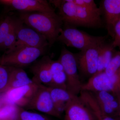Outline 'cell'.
I'll return each instance as SVG.
<instances>
[{
	"label": "cell",
	"instance_id": "cell-4",
	"mask_svg": "<svg viewBox=\"0 0 120 120\" xmlns=\"http://www.w3.org/2000/svg\"><path fill=\"white\" fill-rule=\"evenodd\" d=\"M105 37L92 36L75 27L64 25L57 41L81 51L91 46L105 41Z\"/></svg>",
	"mask_w": 120,
	"mask_h": 120
},
{
	"label": "cell",
	"instance_id": "cell-18",
	"mask_svg": "<svg viewBox=\"0 0 120 120\" xmlns=\"http://www.w3.org/2000/svg\"><path fill=\"white\" fill-rule=\"evenodd\" d=\"M10 81L7 91L34 82L23 69L11 67Z\"/></svg>",
	"mask_w": 120,
	"mask_h": 120
},
{
	"label": "cell",
	"instance_id": "cell-2",
	"mask_svg": "<svg viewBox=\"0 0 120 120\" xmlns=\"http://www.w3.org/2000/svg\"><path fill=\"white\" fill-rule=\"evenodd\" d=\"M19 19L46 38L50 47L57 41L64 23L56 12H20Z\"/></svg>",
	"mask_w": 120,
	"mask_h": 120
},
{
	"label": "cell",
	"instance_id": "cell-7",
	"mask_svg": "<svg viewBox=\"0 0 120 120\" xmlns=\"http://www.w3.org/2000/svg\"><path fill=\"white\" fill-rule=\"evenodd\" d=\"M15 27L17 39L13 48L20 46L39 48L49 47V42L44 36L24 24L19 17L15 18Z\"/></svg>",
	"mask_w": 120,
	"mask_h": 120
},
{
	"label": "cell",
	"instance_id": "cell-20",
	"mask_svg": "<svg viewBox=\"0 0 120 120\" xmlns=\"http://www.w3.org/2000/svg\"><path fill=\"white\" fill-rule=\"evenodd\" d=\"M21 107L6 103L0 107V120H19Z\"/></svg>",
	"mask_w": 120,
	"mask_h": 120
},
{
	"label": "cell",
	"instance_id": "cell-29",
	"mask_svg": "<svg viewBox=\"0 0 120 120\" xmlns=\"http://www.w3.org/2000/svg\"><path fill=\"white\" fill-rule=\"evenodd\" d=\"M116 120H120V116H118L116 118H115Z\"/></svg>",
	"mask_w": 120,
	"mask_h": 120
},
{
	"label": "cell",
	"instance_id": "cell-8",
	"mask_svg": "<svg viewBox=\"0 0 120 120\" xmlns=\"http://www.w3.org/2000/svg\"><path fill=\"white\" fill-rule=\"evenodd\" d=\"M105 42L91 46L76 55L78 70L85 77L90 78L97 72L99 51Z\"/></svg>",
	"mask_w": 120,
	"mask_h": 120
},
{
	"label": "cell",
	"instance_id": "cell-24",
	"mask_svg": "<svg viewBox=\"0 0 120 120\" xmlns=\"http://www.w3.org/2000/svg\"><path fill=\"white\" fill-rule=\"evenodd\" d=\"M15 18L13 27L3 43L2 50H6V51L11 50L15 46L17 39L15 27Z\"/></svg>",
	"mask_w": 120,
	"mask_h": 120
},
{
	"label": "cell",
	"instance_id": "cell-30",
	"mask_svg": "<svg viewBox=\"0 0 120 120\" xmlns=\"http://www.w3.org/2000/svg\"><path fill=\"white\" fill-rule=\"evenodd\" d=\"M120 114H119V116H120Z\"/></svg>",
	"mask_w": 120,
	"mask_h": 120
},
{
	"label": "cell",
	"instance_id": "cell-11",
	"mask_svg": "<svg viewBox=\"0 0 120 120\" xmlns=\"http://www.w3.org/2000/svg\"><path fill=\"white\" fill-rule=\"evenodd\" d=\"M39 84L34 82L8 90L5 92V102L14 104L21 108H26L34 95Z\"/></svg>",
	"mask_w": 120,
	"mask_h": 120
},
{
	"label": "cell",
	"instance_id": "cell-23",
	"mask_svg": "<svg viewBox=\"0 0 120 120\" xmlns=\"http://www.w3.org/2000/svg\"><path fill=\"white\" fill-rule=\"evenodd\" d=\"M120 68V52L119 51L114 53L104 72L107 75L111 76L116 73Z\"/></svg>",
	"mask_w": 120,
	"mask_h": 120
},
{
	"label": "cell",
	"instance_id": "cell-13",
	"mask_svg": "<svg viewBox=\"0 0 120 120\" xmlns=\"http://www.w3.org/2000/svg\"><path fill=\"white\" fill-rule=\"evenodd\" d=\"M52 60L49 56H44L36 61L30 67V71L34 76V82L46 86L52 85V75L50 64Z\"/></svg>",
	"mask_w": 120,
	"mask_h": 120
},
{
	"label": "cell",
	"instance_id": "cell-26",
	"mask_svg": "<svg viewBox=\"0 0 120 120\" xmlns=\"http://www.w3.org/2000/svg\"><path fill=\"white\" fill-rule=\"evenodd\" d=\"M19 120H50L43 114L27 111L21 108L20 112Z\"/></svg>",
	"mask_w": 120,
	"mask_h": 120
},
{
	"label": "cell",
	"instance_id": "cell-6",
	"mask_svg": "<svg viewBox=\"0 0 120 120\" xmlns=\"http://www.w3.org/2000/svg\"><path fill=\"white\" fill-rule=\"evenodd\" d=\"M120 90V68L111 76L104 71L93 75L82 87V90L91 92L106 91L117 93Z\"/></svg>",
	"mask_w": 120,
	"mask_h": 120
},
{
	"label": "cell",
	"instance_id": "cell-19",
	"mask_svg": "<svg viewBox=\"0 0 120 120\" xmlns=\"http://www.w3.org/2000/svg\"><path fill=\"white\" fill-rule=\"evenodd\" d=\"M114 49L112 44L105 42L102 45L99 54L97 71L94 75L104 71L113 56Z\"/></svg>",
	"mask_w": 120,
	"mask_h": 120
},
{
	"label": "cell",
	"instance_id": "cell-10",
	"mask_svg": "<svg viewBox=\"0 0 120 120\" xmlns=\"http://www.w3.org/2000/svg\"><path fill=\"white\" fill-rule=\"evenodd\" d=\"M0 4L20 12L55 11L51 4L45 0H0Z\"/></svg>",
	"mask_w": 120,
	"mask_h": 120
},
{
	"label": "cell",
	"instance_id": "cell-16",
	"mask_svg": "<svg viewBox=\"0 0 120 120\" xmlns=\"http://www.w3.org/2000/svg\"><path fill=\"white\" fill-rule=\"evenodd\" d=\"M47 87L55 107L62 114L64 112L67 104L75 95L67 90L62 88L53 87Z\"/></svg>",
	"mask_w": 120,
	"mask_h": 120
},
{
	"label": "cell",
	"instance_id": "cell-28",
	"mask_svg": "<svg viewBox=\"0 0 120 120\" xmlns=\"http://www.w3.org/2000/svg\"><path fill=\"white\" fill-rule=\"evenodd\" d=\"M97 120H116V118L106 116H103L102 117Z\"/></svg>",
	"mask_w": 120,
	"mask_h": 120
},
{
	"label": "cell",
	"instance_id": "cell-25",
	"mask_svg": "<svg viewBox=\"0 0 120 120\" xmlns=\"http://www.w3.org/2000/svg\"><path fill=\"white\" fill-rule=\"evenodd\" d=\"M74 4L93 11L98 14L101 13V9L98 8L93 0H68Z\"/></svg>",
	"mask_w": 120,
	"mask_h": 120
},
{
	"label": "cell",
	"instance_id": "cell-14",
	"mask_svg": "<svg viewBox=\"0 0 120 120\" xmlns=\"http://www.w3.org/2000/svg\"><path fill=\"white\" fill-rule=\"evenodd\" d=\"M102 8L107 31L113 38L114 26L120 19V0H103Z\"/></svg>",
	"mask_w": 120,
	"mask_h": 120
},
{
	"label": "cell",
	"instance_id": "cell-15",
	"mask_svg": "<svg viewBox=\"0 0 120 120\" xmlns=\"http://www.w3.org/2000/svg\"><path fill=\"white\" fill-rule=\"evenodd\" d=\"M91 92L104 114L113 118L119 116L120 112L118 110L120 109V104L110 92L106 91Z\"/></svg>",
	"mask_w": 120,
	"mask_h": 120
},
{
	"label": "cell",
	"instance_id": "cell-21",
	"mask_svg": "<svg viewBox=\"0 0 120 120\" xmlns=\"http://www.w3.org/2000/svg\"><path fill=\"white\" fill-rule=\"evenodd\" d=\"M15 18L8 16L1 20L0 23V50H2L5 40L13 27Z\"/></svg>",
	"mask_w": 120,
	"mask_h": 120
},
{
	"label": "cell",
	"instance_id": "cell-9",
	"mask_svg": "<svg viewBox=\"0 0 120 120\" xmlns=\"http://www.w3.org/2000/svg\"><path fill=\"white\" fill-rule=\"evenodd\" d=\"M26 108L60 119L62 114L55 107L48 87L39 84L34 95Z\"/></svg>",
	"mask_w": 120,
	"mask_h": 120
},
{
	"label": "cell",
	"instance_id": "cell-5",
	"mask_svg": "<svg viewBox=\"0 0 120 120\" xmlns=\"http://www.w3.org/2000/svg\"><path fill=\"white\" fill-rule=\"evenodd\" d=\"M58 60L63 66L66 75L67 90L74 95H78L82 90L83 84L78 73L75 54L64 47Z\"/></svg>",
	"mask_w": 120,
	"mask_h": 120
},
{
	"label": "cell",
	"instance_id": "cell-22",
	"mask_svg": "<svg viewBox=\"0 0 120 120\" xmlns=\"http://www.w3.org/2000/svg\"><path fill=\"white\" fill-rule=\"evenodd\" d=\"M11 67L0 64V94L5 92L8 87L11 76Z\"/></svg>",
	"mask_w": 120,
	"mask_h": 120
},
{
	"label": "cell",
	"instance_id": "cell-31",
	"mask_svg": "<svg viewBox=\"0 0 120 120\" xmlns=\"http://www.w3.org/2000/svg\"><path fill=\"white\" fill-rule=\"evenodd\" d=\"M1 20L2 19H0V23L1 22Z\"/></svg>",
	"mask_w": 120,
	"mask_h": 120
},
{
	"label": "cell",
	"instance_id": "cell-1",
	"mask_svg": "<svg viewBox=\"0 0 120 120\" xmlns=\"http://www.w3.org/2000/svg\"><path fill=\"white\" fill-rule=\"evenodd\" d=\"M49 2L58 9V15L64 25L90 28H97L102 26L101 14L78 6L68 0H49Z\"/></svg>",
	"mask_w": 120,
	"mask_h": 120
},
{
	"label": "cell",
	"instance_id": "cell-27",
	"mask_svg": "<svg viewBox=\"0 0 120 120\" xmlns=\"http://www.w3.org/2000/svg\"><path fill=\"white\" fill-rule=\"evenodd\" d=\"M113 41L112 43L114 48L120 45V19L117 22L114 27Z\"/></svg>",
	"mask_w": 120,
	"mask_h": 120
},
{
	"label": "cell",
	"instance_id": "cell-17",
	"mask_svg": "<svg viewBox=\"0 0 120 120\" xmlns=\"http://www.w3.org/2000/svg\"><path fill=\"white\" fill-rule=\"evenodd\" d=\"M52 75L50 86L67 90V77L61 63L58 60H51L50 64Z\"/></svg>",
	"mask_w": 120,
	"mask_h": 120
},
{
	"label": "cell",
	"instance_id": "cell-32",
	"mask_svg": "<svg viewBox=\"0 0 120 120\" xmlns=\"http://www.w3.org/2000/svg\"><path fill=\"white\" fill-rule=\"evenodd\" d=\"M119 48H120V45L119 46Z\"/></svg>",
	"mask_w": 120,
	"mask_h": 120
},
{
	"label": "cell",
	"instance_id": "cell-12",
	"mask_svg": "<svg viewBox=\"0 0 120 120\" xmlns=\"http://www.w3.org/2000/svg\"><path fill=\"white\" fill-rule=\"evenodd\" d=\"M64 120H97L96 117L79 96L75 95L67 104Z\"/></svg>",
	"mask_w": 120,
	"mask_h": 120
},
{
	"label": "cell",
	"instance_id": "cell-3",
	"mask_svg": "<svg viewBox=\"0 0 120 120\" xmlns=\"http://www.w3.org/2000/svg\"><path fill=\"white\" fill-rule=\"evenodd\" d=\"M46 48L20 46L5 52L0 56V64L7 67L23 69L32 65L45 54Z\"/></svg>",
	"mask_w": 120,
	"mask_h": 120
}]
</instances>
